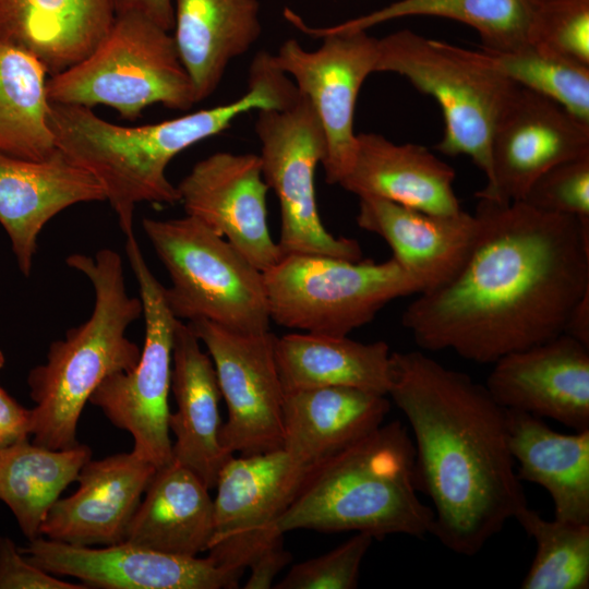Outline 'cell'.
I'll use <instances>...</instances> for the list:
<instances>
[{
    "mask_svg": "<svg viewBox=\"0 0 589 589\" xmlns=\"http://www.w3.org/2000/svg\"><path fill=\"white\" fill-rule=\"evenodd\" d=\"M208 491L192 470L173 459L157 468L124 541L182 556L207 551L214 531V500Z\"/></svg>",
    "mask_w": 589,
    "mask_h": 589,
    "instance_id": "cell-28",
    "label": "cell"
},
{
    "mask_svg": "<svg viewBox=\"0 0 589 589\" xmlns=\"http://www.w3.org/2000/svg\"><path fill=\"white\" fill-rule=\"evenodd\" d=\"M387 395L412 431L414 482L432 503V536L476 555L528 505L505 409L485 385L421 350L390 353Z\"/></svg>",
    "mask_w": 589,
    "mask_h": 589,
    "instance_id": "cell-2",
    "label": "cell"
},
{
    "mask_svg": "<svg viewBox=\"0 0 589 589\" xmlns=\"http://www.w3.org/2000/svg\"><path fill=\"white\" fill-rule=\"evenodd\" d=\"M32 437V411L0 385V448Z\"/></svg>",
    "mask_w": 589,
    "mask_h": 589,
    "instance_id": "cell-39",
    "label": "cell"
},
{
    "mask_svg": "<svg viewBox=\"0 0 589 589\" xmlns=\"http://www.w3.org/2000/svg\"><path fill=\"white\" fill-rule=\"evenodd\" d=\"M142 228L168 272V305L181 321L206 320L227 329L269 330L263 272L200 220L142 219Z\"/></svg>",
    "mask_w": 589,
    "mask_h": 589,
    "instance_id": "cell-8",
    "label": "cell"
},
{
    "mask_svg": "<svg viewBox=\"0 0 589 589\" xmlns=\"http://www.w3.org/2000/svg\"><path fill=\"white\" fill-rule=\"evenodd\" d=\"M528 39L589 65V0L536 1Z\"/></svg>",
    "mask_w": 589,
    "mask_h": 589,
    "instance_id": "cell-35",
    "label": "cell"
},
{
    "mask_svg": "<svg viewBox=\"0 0 589 589\" xmlns=\"http://www.w3.org/2000/svg\"><path fill=\"white\" fill-rule=\"evenodd\" d=\"M389 408L386 395L348 386L284 393L281 448L312 466L377 429Z\"/></svg>",
    "mask_w": 589,
    "mask_h": 589,
    "instance_id": "cell-25",
    "label": "cell"
},
{
    "mask_svg": "<svg viewBox=\"0 0 589 589\" xmlns=\"http://www.w3.org/2000/svg\"><path fill=\"white\" fill-rule=\"evenodd\" d=\"M492 364L484 385L504 409L589 429V347L563 333Z\"/></svg>",
    "mask_w": 589,
    "mask_h": 589,
    "instance_id": "cell-18",
    "label": "cell"
},
{
    "mask_svg": "<svg viewBox=\"0 0 589 589\" xmlns=\"http://www.w3.org/2000/svg\"><path fill=\"white\" fill-rule=\"evenodd\" d=\"M65 263L89 280L95 301L89 317L52 341L27 375L32 442L51 449L80 444L77 423L92 394L108 376L132 370L141 354L127 330L142 316V301L127 290L121 255L101 249L94 256L73 253Z\"/></svg>",
    "mask_w": 589,
    "mask_h": 589,
    "instance_id": "cell-5",
    "label": "cell"
},
{
    "mask_svg": "<svg viewBox=\"0 0 589 589\" xmlns=\"http://www.w3.org/2000/svg\"><path fill=\"white\" fill-rule=\"evenodd\" d=\"M536 0H399L374 12L325 27L328 31H366L405 16H438L474 28L490 50H508L529 41Z\"/></svg>",
    "mask_w": 589,
    "mask_h": 589,
    "instance_id": "cell-32",
    "label": "cell"
},
{
    "mask_svg": "<svg viewBox=\"0 0 589 589\" xmlns=\"http://www.w3.org/2000/svg\"><path fill=\"white\" fill-rule=\"evenodd\" d=\"M173 38L196 103L218 87L229 63L262 33L257 0H173Z\"/></svg>",
    "mask_w": 589,
    "mask_h": 589,
    "instance_id": "cell-27",
    "label": "cell"
},
{
    "mask_svg": "<svg viewBox=\"0 0 589 589\" xmlns=\"http://www.w3.org/2000/svg\"><path fill=\"white\" fill-rule=\"evenodd\" d=\"M91 458V447L81 443L51 449L28 440L0 448V501L27 540L40 536L49 508Z\"/></svg>",
    "mask_w": 589,
    "mask_h": 589,
    "instance_id": "cell-30",
    "label": "cell"
},
{
    "mask_svg": "<svg viewBox=\"0 0 589 589\" xmlns=\"http://www.w3.org/2000/svg\"><path fill=\"white\" fill-rule=\"evenodd\" d=\"M520 202L544 213L589 218V155L546 170Z\"/></svg>",
    "mask_w": 589,
    "mask_h": 589,
    "instance_id": "cell-37",
    "label": "cell"
},
{
    "mask_svg": "<svg viewBox=\"0 0 589 589\" xmlns=\"http://www.w3.org/2000/svg\"><path fill=\"white\" fill-rule=\"evenodd\" d=\"M536 1H542V0H536Z\"/></svg>",
    "mask_w": 589,
    "mask_h": 589,
    "instance_id": "cell-44",
    "label": "cell"
},
{
    "mask_svg": "<svg viewBox=\"0 0 589 589\" xmlns=\"http://www.w3.org/2000/svg\"><path fill=\"white\" fill-rule=\"evenodd\" d=\"M157 468L132 450L88 459L80 469L76 491L49 508L40 536L93 546L124 541L130 521Z\"/></svg>",
    "mask_w": 589,
    "mask_h": 589,
    "instance_id": "cell-19",
    "label": "cell"
},
{
    "mask_svg": "<svg viewBox=\"0 0 589 589\" xmlns=\"http://www.w3.org/2000/svg\"><path fill=\"white\" fill-rule=\"evenodd\" d=\"M115 17L112 0H0V41L33 55L53 75L86 58Z\"/></svg>",
    "mask_w": 589,
    "mask_h": 589,
    "instance_id": "cell-24",
    "label": "cell"
},
{
    "mask_svg": "<svg viewBox=\"0 0 589 589\" xmlns=\"http://www.w3.org/2000/svg\"><path fill=\"white\" fill-rule=\"evenodd\" d=\"M255 132L261 142L263 178L280 205L281 230L277 243L281 254L361 260L358 241L334 237L317 211L314 176L316 166L325 158L326 141L309 99L300 93L287 108L259 110Z\"/></svg>",
    "mask_w": 589,
    "mask_h": 589,
    "instance_id": "cell-11",
    "label": "cell"
},
{
    "mask_svg": "<svg viewBox=\"0 0 589 589\" xmlns=\"http://www.w3.org/2000/svg\"><path fill=\"white\" fill-rule=\"evenodd\" d=\"M47 75L33 55L0 41V153L41 160L57 149L48 124Z\"/></svg>",
    "mask_w": 589,
    "mask_h": 589,
    "instance_id": "cell-31",
    "label": "cell"
},
{
    "mask_svg": "<svg viewBox=\"0 0 589 589\" xmlns=\"http://www.w3.org/2000/svg\"><path fill=\"white\" fill-rule=\"evenodd\" d=\"M585 155H589V123L517 85L492 134L491 175L476 196L520 202L546 170Z\"/></svg>",
    "mask_w": 589,
    "mask_h": 589,
    "instance_id": "cell-15",
    "label": "cell"
},
{
    "mask_svg": "<svg viewBox=\"0 0 589 589\" xmlns=\"http://www.w3.org/2000/svg\"><path fill=\"white\" fill-rule=\"evenodd\" d=\"M478 200V233L464 265L417 294L401 324L424 351L485 364L564 333L589 291V218Z\"/></svg>",
    "mask_w": 589,
    "mask_h": 589,
    "instance_id": "cell-1",
    "label": "cell"
},
{
    "mask_svg": "<svg viewBox=\"0 0 589 589\" xmlns=\"http://www.w3.org/2000/svg\"><path fill=\"white\" fill-rule=\"evenodd\" d=\"M177 190L185 215L225 238L259 271L283 256L268 227L269 189L259 155L212 154L193 166Z\"/></svg>",
    "mask_w": 589,
    "mask_h": 589,
    "instance_id": "cell-17",
    "label": "cell"
},
{
    "mask_svg": "<svg viewBox=\"0 0 589 589\" xmlns=\"http://www.w3.org/2000/svg\"><path fill=\"white\" fill-rule=\"evenodd\" d=\"M21 552L56 576L74 577L101 589H232L243 572L216 565L208 556L168 554L128 541L93 548L39 536Z\"/></svg>",
    "mask_w": 589,
    "mask_h": 589,
    "instance_id": "cell-16",
    "label": "cell"
},
{
    "mask_svg": "<svg viewBox=\"0 0 589 589\" xmlns=\"http://www.w3.org/2000/svg\"><path fill=\"white\" fill-rule=\"evenodd\" d=\"M374 538L357 532L329 552L293 565L276 589H353Z\"/></svg>",
    "mask_w": 589,
    "mask_h": 589,
    "instance_id": "cell-36",
    "label": "cell"
},
{
    "mask_svg": "<svg viewBox=\"0 0 589 589\" xmlns=\"http://www.w3.org/2000/svg\"><path fill=\"white\" fill-rule=\"evenodd\" d=\"M505 411L518 478L550 494L554 519L589 524V429L564 434L533 414Z\"/></svg>",
    "mask_w": 589,
    "mask_h": 589,
    "instance_id": "cell-26",
    "label": "cell"
},
{
    "mask_svg": "<svg viewBox=\"0 0 589 589\" xmlns=\"http://www.w3.org/2000/svg\"><path fill=\"white\" fill-rule=\"evenodd\" d=\"M291 554L284 548L283 540L261 553L249 566L251 574L243 588H272L275 577L291 561Z\"/></svg>",
    "mask_w": 589,
    "mask_h": 589,
    "instance_id": "cell-40",
    "label": "cell"
},
{
    "mask_svg": "<svg viewBox=\"0 0 589 589\" xmlns=\"http://www.w3.org/2000/svg\"><path fill=\"white\" fill-rule=\"evenodd\" d=\"M49 101L106 105L130 121L154 104L188 110L196 104L173 35L139 13L118 14L83 60L47 80Z\"/></svg>",
    "mask_w": 589,
    "mask_h": 589,
    "instance_id": "cell-7",
    "label": "cell"
},
{
    "mask_svg": "<svg viewBox=\"0 0 589 589\" xmlns=\"http://www.w3.org/2000/svg\"><path fill=\"white\" fill-rule=\"evenodd\" d=\"M455 178L454 168L422 145L396 144L381 134L360 133L352 165L338 184L359 199L454 215L462 211Z\"/></svg>",
    "mask_w": 589,
    "mask_h": 589,
    "instance_id": "cell-23",
    "label": "cell"
},
{
    "mask_svg": "<svg viewBox=\"0 0 589 589\" xmlns=\"http://www.w3.org/2000/svg\"><path fill=\"white\" fill-rule=\"evenodd\" d=\"M125 253L142 301L144 346L135 366L104 380L88 402L116 428L131 434L135 455L159 468L172 460L168 396L179 318L170 310L165 286L151 271L135 235L125 237Z\"/></svg>",
    "mask_w": 589,
    "mask_h": 589,
    "instance_id": "cell-10",
    "label": "cell"
},
{
    "mask_svg": "<svg viewBox=\"0 0 589 589\" xmlns=\"http://www.w3.org/2000/svg\"><path fill=\"white\" fill-rule=\"evenodd\" d=\"M482 51L510 82L589 123V65L529 41L508 50Z\"/></svg>",
    "mask_w": 589,
    "mask_h": 589,
    "instance_id": "cell-34",
    "label": "cell"
},
{
    "mask_svg": "<svg viewBox=\"0 0 589 589\" xmlns=\"http://www.w3.org/2000/svg\"><path fill=\"white\" fill-rule=\"evenodd\" d=\"M514 519L537 544L522 589L589 587V524L548 520L528 505Z\"/></svg>",
    "mask_w": 589,
    "mask_h": 589,
    "instance_id": "cell-33",
    "label": "cell"
},
{
    "mask_svg": "<svg viewBox=\"0 0 589 589\" xmlns=\"http://www.w3.org/2000/svg\"><path fill=\"white\" fill-rule=\"evenodd\" d=\"M99 201L106 196L98 181L58 148L41 160L0 153V225L25 277L47 223L70 206Z\"/></svg>",
    "mask_w": 589,
    "mask_h": 589,
    "instance_id": "cell-20",
    "label": "cell"
},
{
    "mask_svg": "<svg viewBox=\"0 0 589 589\" xmlns=\"http://www.w3.org/2000/svg\"><path fill=\"white\" fill-rule=\"evenodd\" d=\"M309 467L283 448L231 456L215 484L214 531L207 556L220 567L244 572L267 548L283 540L278 519Z\"/></svg>",
    "mask_w": 589,
    "mask_h": 589,
    "instance_id": "cell-13",
    "label": "cell"
},
{
    "mask_svg": "<svg viewBox=\"0 0 589 589\" xmlns=\"http://www.w3.org/2000/svg\"><path fill=\"white\" fill-rule=\"evenodd\" d=\"M564 333L589 347V291L573 309Z\"/></svg>",
    "mask_w": 589,
    "mask_h": 589,
    "instance_id": "cell-42",
    "label": "cell"
},
{
    "mask_svg": "<svg viewBox=\"0 0 589 589\" xmlns=\"http://www.w3.org/2000/svg\"><path fill=\"white\" fill-rule=\"evenodd\" d=\"M0 589H88L59 578L34 564L15 542L0 536Z\"/></svg>",
    "mask_w": 589,
    "mask_h": 589,
    "instance_id": "cell-38",
    "label": "cell"
},
{
    "mask_svg": "<svg viewBox=\"0 0 589 589\" xmlns=\"http://www.w3.org/2000/svg\"><path fill=\"white\" fill-rule=\"evenodd\" d=\"M434 513L414 482V446L399 422L382 424L306 470L279 517L281 533L311 529L390 534H432Z\"/></svg>",
    "mask_w": 589,
    "mask_h": 589,
    "instance_id": "cell-4",
    "label": "cell"
},
{
    "mask_svg": "<svg viewBox=\"0 0 589 589\" xmlns=\"http://www.w3.org/2000/svg\"><path fill=\"white\" fill-rule=\"evenodd\" d=\"M274 350L284 393L348 386L387 396L392 352L383 340L291 333L275 337Z\"/></svg>",
    "mask_w": 589,
    "mask_h": 589,
    "instance_id": "cell-29",
    "label": "cell"
},
{
    "mask_svg": "<svg viewBox=\"0 0 589 589\" xmlns=\"http://www.w3.org/2000/svg\"><path fill=\"white\" fill-rule=\"evenodd\" d=\"M271 321L316 335L348 336L390 301L423 291L393 257L349 261L284 254L263 272Z\"/></svg>",
    "mask_w": 589,
    "mask_h": 589,
    "instance_id": "cell-9",
    "label": "cell"
},
{
    "mask_svg": "<svg viewBox=\"0 0 589 589\" xmlns=\"http://www.w3.org/2000/svg\"><path fill=\"white\" fill-rule=\"evenodd\" d=\"M375 72L396 73L432 96L444 119L435 149L469 157L489 179L492 134L517 85L483 51L401 29L378 39Z\"/></svg>",
    "mask_w": 589,
    "mask_h": 589,
    "instance_id": "cell-6",
    "label": "cell"
},
{
    "mask_svg": "<svg viewBox=\"0 0 589 589\" xmlns=\"http://www.w3.org/2000/svg\"><path fill=\"white\" fill-rule=\"evenodd\" d=\"M296 96L294 84L261 52L251 63L247 93L235 101L139 127L108 122L88 107L50 101L48 124L56 147L101 185L128 237L134 235L137 204L179 203L177 185L166 176L173 157L223 132L239 116L284 109Z\"/></svg>",
    "mask_w": 589,
    "mask_h": 589,
    "instance_id": "cell-3",
    "label": "cell"
},
{
    "mask_svg": "<svg viewBox=\"0 0 589 589\" xmlns=\"http://www.w3.org/2000/svg\"><path fill=\"white\" fill-rule=\"evenodd\" d=\"M116 15L142 14L167 31L173 28V0H112Z\"/></svg>",
    "mask_w": 589,
    "mask_h": 589,
    "instance_id": "cell-41",
    "label": "cell"
},
{
    "mask_svg": "<svg viewBox=\"0 0 589 589\" xmlns=\"http://www.w3.org/2000/svg\"><path fill=\"white\" fill-rule=\"evenodd\" d=\"M5 358L3 352L0 350V370L4 366Z\"/></svg>",
    "mask_w": 589,
    "mask_h": 589,
    "instance_id": "cell-43",
    "label": "cell"
},
{
    "mask_svg": "<svg viewBox=\"0 0 589 589\" xmlns=\"http://www.w3.org/2000/svg\"><path fill=\"white\" fill-rule=\"evenodd\" d=\"M209 354L228 419L219 438L230 454L281 448L284 389L275 359V335L244 334L206 320L188 322Z\"/></svg>",
    "mask_w": 589,
    "mask_h": 589,
    "instance_id": "cell-14",
    "label": "cell"
},
{
    "mask_svg": "<svg viewBox=\"0 0 589 589\" xmlns=\"http://www.w3.org/2000/svg\"><path fill=\"white\" fill-rule=\"evenodd\" d=\"M170 390L176 410L168 428L175 436L172 459L192 470L211 490L221 467L233 456L219 438L220 388L213 361L187 322L178 321L172 350Z\"/></svg>",
    "mask_w": 589,
    "mask_h": 589,
    "instance_id": "cell-22",
    "label": "cell"
},
{
    "mask_svg": "<svg viewBox=\"0 0 589 589\" xmlns=\"http://www.w3.org/2000/svg\"><path fill=\"white\" fill-rule=\"evenodd\" d=\"M285 17L301 32L323 38L316 50H305L296 39L286 40L276 55V65L294 79L322 124L326 154V182L338 184L349 171L356 153L353 115L359 91L375 72L378 39L366 31L334 32L314 28L289 9Z\"/></svg>",
    "mask_w": 589,
    "mask_h": 589,
    "instance_id": "cell-12",
    "label": "cell"
},
{
    "mask_svg": "<svg viewBox=\"0 0 589 589\" xmlns=\"http://www.w3.org/2000/svg\"><path fill=\"white\" fill-rule=\"evenodd\" d=\"M357 224L385 240L392 257L420 281L422 292L458 273L478 233L476 215L464 209L437 215L375 197L359 199Z\"/></svg>",
    "mask_w": 589,
    "mask_h": 589,
    "instance_id": "cell-21",
    "label": "cell"
}]
</instances>
